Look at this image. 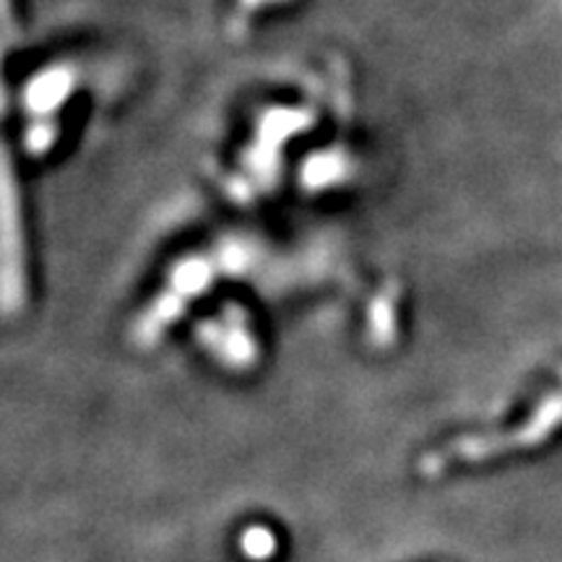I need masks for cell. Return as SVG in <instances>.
Returning a JSON list of instances; mask_svg holds the SVG:
<instances>
[{"label": "cell", "mask_w": 562, "mask_h": 562, "mask_svg": "<svg viewBox=\"0 0 562 562\" xmlns=\"http://www.w3.org/2000/svg\"><path fill=\"white\" fill-rule=\"evenodd\" d=\"M273 542H277V539H273V533L269 529H263V526H256V529L245 531L243 550L252 560H263V558H269V554L273 552V547H277Z\"/></svg>", "instance_id": "cell-1"}]
</instances>
